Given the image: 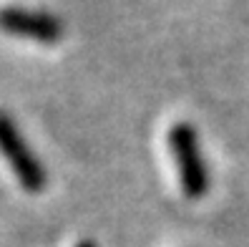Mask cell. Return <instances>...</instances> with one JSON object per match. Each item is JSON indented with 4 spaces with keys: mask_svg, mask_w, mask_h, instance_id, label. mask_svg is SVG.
I'll use <instances>...</instances> for the list:
<instances>
[{
    "mask_svg": "<svg viewBox=\"0 0 249 247\" xmlns=\"http://www.w3.org/2000/svg\"><path fill=\"white\" fill-rule=\"evenodd\" d=\"M0 152H3L5 162L10 164L13 174H16V179L20 182L25 192L38 194L46 190L48 184L46 167L40 164V159L31 149V144L25 141L18 124L5 111H0Z\"/></svg>",
    "mask_w": 249,
    "mask_h": 247,
    "instance_id": "7a4b0ae2",
    "label": "cell"
},
{
    "mask_svg": "<svg viewBox=\"0 0 249 247\" xmlns=\"http://www.w3.org/2000/svg\"><path fill=\"white\" fill-rule=\"evenodd\" d=\"M76 247H96V245H93V242H91V240H83V242H78V245H76Z\"/></svg>",
    "mask_w": 249,
    "mask_h": 247,
    "instance_id": "277c9868",
    "label": "cell"
},
{
    "mask_svg": "<svg viewBox=\"0 0 249 247\" xmlns=\"http://www.w3.org/2000/svg\"><path fill=\"white\" fill-rule=\"evenodd\" d=\"M0 31L18 38H31L38 43H58L63 36V25L51 13L8 5L0 10Z\"/></svg>",
    "mask_w": 249,
    "mask_h": 247,
    "instance_id": "3957f363",
    "label": "cell"
},
{
    "mask_svg": "<svg viewBox=\"0 0 249 247\" xmlns=\"http://www.w3.org/2000/svg\"><path fill=\"white\" fill-rule=\"evenodd\" d=\"M169 149L179 169L181 190L189 199H199L209 190V169L199 147V134L192 124L179 121L169 132Z\"/></svg>",
    "mask_w": 249,
    "mask_h": 247,
    "instance_id": "6da1fadb",
    "label": "cell"
}]
</instances>
